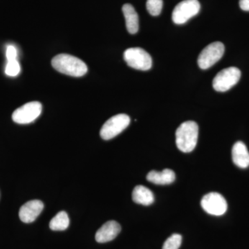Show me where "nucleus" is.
Wrapping results in <instances>:
<instances>
[{
  "instance_id": "nucleus-1",
  "label": "nucleus",
  "mask_w": 249,
  "mask_h": 249,
  "mask_svg": "<svg viewBox=\"0 0 249 249\" xmlns=\"http://www.w3.org/2000/svg\"><path fill=\"white\" fill-rule=\"evenodd\" d=\"M52 65L60 73L70 76L81 77L88 72V67L83 60L69 54L57 55L52 59Z\"/></svg>"
},
{
  "instance_id": "nucleus-2",
  "label": "nucleus",
  "mask_w": 249,
  "mask_h": 249,
  "mask_svg": "<svg viewBox=\"0 0 249 249\" xmlns=\"http://www.w3.org/2000/svg\"><path fill=\"white\" fill-rule=\"evenodd\" d=\"M199 127L195 121L183 123L176 131V145L180 151L188 153L194 150L197 143Z\"/></svg>"
},
{
  "instance_id": "nucleus-3",
  "label": "nucleus",
  "mask_w": 249,
  "mask_h": 249,
  "mask_svg": "<svg viewBox=\"0 0 249 249\" xmlns=\"http://www.w3.org/2000/svg\"><path fill=\"white\" fill-rule=\"evenodd\" d=\"M124 58L128 66L135 70L147 71L151 69V56L144 49L139 47L129 48L124 51Z\"/></svg>"
},
{
  "instance_id": "nucleus-4",
  "label": "nucleus",
  "mask_w": 249,
  "mask_h": 249,
  "mask_svg": "<svg viewBox=\"0 0 249 249\" xmlns=\"http://www.w3.org/2000/svg\"><path fill=\"white\" fill-rule=\"evenodd\" d=\"M130 124V118L127 114H120L112 116L106 121L100 134L104 140H110L121 134Z\"/></svg>"
},
{
  "instance_id": "nucleus-5",
  "label": "nucleus",
  "mask_w": 249,
  "mask_h": 249,
  "mask_svg": "<svg viewBox=\"0 0 249 249\" xmlns=\"http://www.w3.org/2000/svg\"><path fill=\"white\" fill-rule=\"evenodd\" d=\"M241 71L237 67L224 69L216 75L213 81V86L215 91L224 92L235 86L240 79Z\"/></svg>"
},
{
  "instance_id": "nucleus-6",
  "label": "nucleus",
  "mask_w": 249,
  "mask_h": 249,
  "mask_svg": "<svg viewBox=\"0 0 249 249\" xmlns=\"http://www.w3.org/2000/svg\"><path fill=\"white\" fill-rule=\"evenodd\" d=\"M200 7L198 0H183L175 6L172 14V19L175 24H185L198 14Z\"/></svg>"
},
{
  "instance_id": "nucleus-7",
  "label": "nucleus",
  "mask_w": 249,
  "mask_h": 249,
  "mask_svg": "<svg viewBox=\"0 0 249 249\" xmlns=\"http://www.w3.org/2000/svg\"><path fill=\"white\" fill-rule=\"evenodd\" d=\"M224 44L220 42H213L203 49L198 58V65L201 70H207L222 58L224 53Z\"/></svg>"
},
{
  "instance_id": "nucleus-8",
  "label": "nucleus",
  "mask_w": 249,
  "mask_h": 249,
  "mask_svg": "<svg viewBox=\"0 0 249 249\" xmlns=\"http://www.w3.org/2000/svg\"><path fill=\"white\" fill-rule=\"evenodd\" d=\"M42 109V104L37 101L26 103L14 111L13 121L18 124H31L40 116Z\"/></svg>"
},
{
  "instance_id": "nucleus-9",
  "label": "nucleus",
  "mask_w": 249,
  "mask_h": 249,
  "mask_svg": "<svg viewBox=\"0 0 249 249\" xmlns=\"http://www.w3.org/2000/svg\"><path fill=\"white\" fill-rule=\"evenodd\" d=\"M201 206L207 213L215 216L222 215L228 209L225 198L217 193H210L203 196Z\"/></svg>"
},
{
  "instance_id": "nucleus-10",
  "label": "nucleus",
  "mask_w": 249,
  "mask_h": 249,
  "mask_svg": "<svg viewBox=\"0 0 249 249\" xmlns=\"http://www.w3.org/2000/svg\"><path fill=\"white\" fill-rule=\"evenodd\" d=\"M44 209V204L40 200H31L23 205L19 211V217L24 223L34 222Z\"/></svg>"
},
{
  "instance_id": "nucleus-11",
  "label": "nucleus",
  "mask_w": 249,
  "mask_h": 249,
  "mask_svg": "<svg viewBox=\"0 0 249 249\" xmlns=\"http://www.w3.org/2000/svg\"><path fill=\"white\" fill-rule=\"evenodd\" d=\"M120 224L116 221H109L96 232L95 239L98 243H106L114 240L121 232Z\"/></svg>"
},
{
  "instance_id": "nucleus-12",
  "label": "nucleus",
  "mask_w": 249,
  "mask_h": 249,
  "mask_svg": "<svg viewBox=\"0 0 249 249\" xmlns=\"http://www.w3.org/2000/svg\"><path fill=\"white\" fill-rule=\"evenodd\" d=\"M232 161L240 168H247L249 166V152L245 143L237 142L232 149Z\"/></svg>"
},
{
  "instance_id": "nucleus-13",
  "label": "nucleus",
  "mask_w": 249,
  "mask_h": 249,
  "mask_svg": "<svg viewBox=\"0 0 249 249\" xmlns=\"http://www.w3.org/2000/svg\"><path fill=\"white\" fill-rule=\"evenodd\" d=\"M124 19H125L126 28L129 34H135L139 31V16L133 6L129 4L124 5L122 8Z\"/></svg>"
},
{
  "instance_id": "nucleus-14",
  "label": "nucleus",
  "mask_w": 249,
  "mask_h": 249,
  "mask_svg": "<svg viewBox=\"0 0 249 249\" xmlns=\"http://www.w3.org/2000/svg\"><path fill=\"white\" fill-rule=\"evenodd\" d=\"M175 173L170 169H165L161 172L152 170L147 175V181L157 185L170 184L175 181Z\"/></svg>"
},
{
  "instance_id": "nucleus-15",
  "label": "nucleus",
  "mask_w": 249,
  "mask_h": 249,
  "mask_svg": "<svg viewBox=\"0 0 249 249\" xmlns=\"http://www.w3.org/2000/svg\"><path fill=\"white\" fill-rule=\"evenodd\" d=\"M132 199L137 204L149 206L155 201V196L150 189L143 186H137L132 192Z\"/></svg>"
},
{
  "instance_id": "nucleus-16",
  "label": "nucleus",
  "mask_w": 249,
  "mask_h": 249,
  "mask_svg": "<svg viewBox=\"0 0 249 249\" xmlns=\"http://www.w3.org/2000/svg\"><path fill=\"white\" fill-rule=\"evenodd\" d=\"M70 225V218L66 212L60 211L49 223V227L52 231H65Z\"/></svg>"
},
{
  "instance_id": "nucleus-17",
  "label": "nucleus",
  "mask_w": 249,
  "mask_h": 249,
  "mask_svg": "<svg viewBox=\"0 0 249 249\" xmlns=\"http://www.w3.org/2000/svg\"><path fill=\"white\" fill-rule=\"evenodd\" d=\"M146 8L149 14L157 16L161 13L163 0H147Z\"/></svg>"
},
{
  "instance_id": "nucleus-18",
  "label": "nucleus",
  "mask_w": 249,
  "mask_h": 249,
  "mask_svg": "<svg viewBox=\"0 0 249 249\" xmlns=\"http://www.w3.org/2000/svg\"><path fill=\"white\" fill-rule=\"evenodd\" d=\"M182 242V236L179 234H173L167 239L163 246V249H178Z\"/></svg>"
},
{
  "instance_id": "nucleus-19",
  "label": "nucleus",
  "mask_w": 249,
  "mask_h": 249,
  "mask_svg": "<svg viewBox=\"0 0 249 249\" xmlns=\"http://www.w3.org/2000/svg\"><path fill=\"white\" fill-rule=\"evenodd\" d=\"M19 72H20V65L17 60L8 61L6 69H5V73L7 76H17Z\"/></svg>"
},
{
  "instance_id": "nucleus-20",
  "label": "nucleus",
  "mask_w": 249,
  "mask_h": 249,
  "mask_svg": "<svg viewBox=\"0 0 249 249\" xmlns=\"http://www.w3.org/2000/svg\"><path fill=\"white\" fill-rule=\"evenodd\" d=\"M6 58L8 61L17 60L18 52L17 49L13 45L8 46L6 52Z\"/></svg>"
},
{
  "instance_id": "nucleus-21",
  "label": "nucleus",
  "mask_w": 249,
  "mask_h": 249,
  "mask_svg": "<svg viewBox=\"0 0 249 249\" xmlns=\"http://www.w3.org/2000/svg\"><path fill=\"white\" fill-rule=\"evenodd\" d=\"M241 9L245 11H249V0H240Z\"/></svg>"
}]
</instances>
